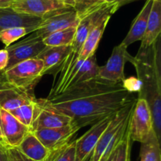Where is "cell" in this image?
I'll use <instances>...</instances> for the list:
<instances>
[{
  "label": "cell",
  "mask_w": 161,
  "mask_h": 161,
  "mask_svg": "<svg viewBox=\"0 0 161 161\" xmlns=\"http://www.w3.org/2000/svg\"><path fill=\"white\" fill-rule=\"evenodd\" d=\"M136 97L124 87L123 83H112L96 78L53 98L40 101L43 105L71 117L82 128L115 114Z\"/></svg>",
  "instance_id": "cell-1"
},
{
  "label": "cell",
  "mask_w": 161,
  "mask_h": 161,
  "mask_svg": "<svg viewBox=\"0 0 161 161\" xmlns=\"http://www.w3.org/2000/svg\"><path fill=\"white\" fill-rule=\"evenodd\" d=\"M153 44L147 48L140 47L130 62L135 66L137 77L142 82L138 97L145 99L148 103L153 120L154 131L161 148V82L154 62Z\"/></svg>",
  "instance_id": "cell-2"
},
{
  "label": "cell",
  "mask_w": 161,
  "mask_h": 161,
  "mask_svg": "<svg viewBox=\"0 0 161 161\" xmlns=\"http://www.w3.org/2000/svg\"><path fill=\"white\" fill-rule=\"evenodd\" d=\"M136 101L137 97L129 102L125 106L113 115L89 161H105L117 148L127 131Z\"/></svg>",
  "instance_id": "cell-3"
},
{
  "label": "cell",
  "mask_w": 161,
  "mask_h": 161,
  "mask_svg": "<svg viewBox=\"0 0 161 161\" xmlns=\"http://www.w3.org/2000/svg\"><path fill=\"white\" fill-rule=\"evenodd\" d=\"M1 73L7 83L33 92L34 86L43 75V62L37 58H32L18 63Z\"/></svg>",
  "instance_id": "cell-4"
},
{
  "label": "cell",
  "mask_w": 161,
  "mask_h": 161,
  "mask_svg": "<svg viewBox=\"0 0 161 161\" xmlns=\"http://www.w3.org/2000/svg\"><path fill=\"white\" fill-rule=\"evenodd\" d=\"M14 10L42 19L73 8V0H14Z\"/></svg>",
  "instance_id": "cell-5"
},
{
  "label": "cell",
  "mask_w": 161,
  "mask_h": 161,
  "mask_svg": "<svg viewBox=\"0 0 161 161\" xmlns=\"http://www.w3.org/2000/svg\"><path fill=\"white\" fill-rule=\"evenodd\" d=\"M128 129L131 141L140 143L145 142L154 132L152 114L145 99L137 97Z\"/></svg>",
  "instance_id": "cell-6"
},
{
  "label": "cell",
  "mask_w": 161,
  "mask_h": 161,
  "mask_svg": "<svg viewBox=\"0 0 161 161\" xmlns=\"http://www.w3.org/2000/svg\"><path fill=\"white\" fill-rule=\"evenodd\" d=\"M127 49L122 43L116 46L106 64L99 67L97 78L112 83H122L126 79L124 75L126 62H130L133 58Z\"/></svg>",
  "instance_id": "cell-7"
},
{
  "label": "cell",
  "mask_w": 161,
  "mask_h": 161,
  "mask_svg": "<svg viewBox=\"0 0 161 161\" xmlns=\"http://www.w3.org/2000/svg\"><path fill=\"white\" fill-rule=\"evenodd\" d=\"M45 48L46 45L42 38L31 32L23 40L6 47L9 54V62L6 70L22 61L36 58Z\"/></svg>",
  "instance_id": "cell-8"
},
{
  "label": "cell",
  "mask_w": 161,
  "mask_h": 161,
  "mask_svg": "<svg viewBox=\"0 0 161 161\" xmlns=\"http://www.w3.org/2000/svg\"><path fill=\"white\" fill-rule=\"evenodd\" d=\"M98 69L99 66L97 64L95 54L92 55L84 61L78 60L75 67L72 69L53 97L60 95L77 85L97 78Z\"/></svg>",
  "instance_id": "cell-9"
},
{
  "label": "cell",
  "mask_w": 161,
  "mask_h": 161,
  "mask_svg": "<svg viewBox=\"0 0 161 161\" xmlns=\"http://www.w3.org/2000/svg\"><path fill=\"white\" fill-rule=\"evenodd\" d=\"M30 131L9 112L0 108V142L6 148H17Z\"/></svg>",
  "instance_id": "cell-10"
},
{
  "label": "cell",
  "mask_w": 161,
  "mask_h": 161,
  "mask_svg": "<svg viewBox=\"0 0 161 161\" xmlns=\"http://www.w3.org/2000/svg\"><path fill=\"white\" fill-rule=\"evenodd\" d=\"M113 115L101 119L91 126V128L80 138L75 139V161H86L91 158L99 139L108 127Z\"/></svg>",
  "instance_id": "cell-11"
},
{
  "label": "cell",
  "mask_w": 161,
  "mask_h": 161,
  "mask_svg": "<svg viewBox=\"0 0 161 161\" xmlns=\"http://www.w3.org/2000/svg\"><path fill=\"white\" fill-rule=\"evenodd\" d=\"M80 129L75 123H72L64 127L42 129L33 133L41 143L52 152L73 140Z\"/></svg>",
  "instance_id": "cell-12"
},
{
  "label": "cell",
  "mask_w": 161,
  "mask_h": 161,
  "mask_svg": "<svg viewBox=\"0 0 161 161\" xmlns=\"http://www.w3.org/2000/svg\"><path fill=\"white\" fill-rule=\"evenodd\" d=\"M80 21L76 12L72 8L43 19L34 32L38 36L44 39L55 31L77 27Z\"/></svg>",
  "instance_id": "cell-13"
},
{
  "label": "cell",
  "mask_w": 161,
  "mask_h": 161,
  "mask_svg": "<svg viewBox=\"0 0 161 161\" xmlns=\"http://www.w3.org/2000/svg\"><path fill=\"white\" fill-rule=\"evenodd\" d=\"M39 109L34 119L30 130L37 131L42 129L57 128L72 124L73 120L71 117L43 105L40 99H37Z\"/></svg>",
  "instance_id": "cell-14"
},
{
  "label": "cell",
  "mask_w": 161,
  "mask_h": 161,
  "mask_svg": "<svg viewBox=\"0 0 161 161\" xmlns=\"http://www.w3.org/2000/svg\"><path fill=\"white\" fill-rule=\"evenodd\" d=\"M36 101L33 92L17 87L6 81L0 83V108L7 112Z\"/></svg>",
  "instance_id": "cell-15"
},
{
  "label": "cell",
  "mask_w": 161,
  "mask_h": 161,
  "mask_svg": "<svg viewBox=\"0 0 161 161\" xmlns=\"http://www.w3.org/2000/svg\"><path fill=\"white\" fill-rule=\"evenodd\" d=\"M43 19L16 12L11 7L0 9V32L9 28L22 27L34 32Z\"/></svg>",
  "instance_id": "cell-16"
},
{
  "label": "cell",
  "mask_w": 161,
  "mask_h": 161,
  "mask_svg": "<svg viewBox=\"0 0 161 161\" xmlns=\"http://www.w3.org/2000/svg\"><path fill=\"white\" fill-rule=\"evenodd\" d=\"M153 0H146L142 9L139 12L130 26L128 33L121 43L128 47L137 41H142L146 35L148 27L149 14Z\"/></svg>",
  "instance_id": "cell-17"
},
{
  "label": "cell",
  "mask_w": 161,
  "mask_h": 161,
  "mask_svg": "<svg viewBox=\"0 0 161 161\" xmlns=\"http://www.w3.org/2000/svg\"><path fill=\"white\" fill-rule=\"evenodd\" d=\"M72 51L71 46L46 47L37 58L43 62V75H53Z\"/></svg>",
  "instance_id": "cell-18"
},
{
  "label": "cell",
  "mask_w": 161,
  "mask_h": 161,
  "mask_svg": "<svg viewBox=\"0 0 161 161\" xmlns=\"http://www.w3.org/2000/svg\"><path fill=\"white\" fill-rule=\"evenodd\" d=\"M17 149L25 157L35 161H47L50 155V151L31 131L23 138Z\"/></svg>",
  "instance_id": "cell-19"
},
{
  "label": "cell",
  "mask_w": 161,
  "mask_h": 161,
  "mask_svg": "<svg viewBox=\"0 0 161 161\" xmlns=\"http://www.w3.org/2000/svg\"><path fill=\"white\" fill-rule=\"evenodd\" d=\"M161 34V0H153L146 35L141 41V48H147L155 42Z\"/></svg>",
  "instance_id": "cell-20"
},
{
  "label": "cell",
  "mask_w": 161,
  "mask_h": 161,
  "mask_svg": "<svg viewBox=\"0 0 161 161\" xmlns=\"http://www.w3.org/2000/svg\"><path fill=\"white\" fill-rule=\"evenodd\" d=\"M109 20L110 18L104 20L102 23L99 24L97 27H95L89 33L85 42H83V45L80 50V53H79L78 60L84 61L92 55L95 54L96 50L97 49L99 42H100L101 39L103 36V33L106 28Z\"/></svg>",
  "instance_id": "cell-21"
},
{
  "label": "cell",
  "mask_w": 161,
  "mask_h": 161,
  "mask_svg": "<svg viewBox=\"0 0 161 161\" xmlns=\"http://www.w3.org/2000/svg\"><path fill=\"white\" fill-rule=\"evenodd\" d=\"M139 157L140 161H161V148L155 131L141 143Z\"/></svg>",
  "instance_id": "cell-22"
},
{
  "label": "cell",
  "mask_w": 161,
  "mask_h": 161,
  "mask_svg": "<svg viewBox=\"0 0 161 161\" xmlns=\"http://www.w3.org/2000/svg\"><path fill=\"white\" fill-rule=\"evenodd\" d=\"M77 27L66 28L61 31H55L50 36L42 39L46 47H61L72 46L74 40Z\"/></svg>",
  "instance_id": "cell-23"
},
{
  "label": "cell",
  "mask_w": 161,
  "mask_h": 161,
  "mask_svg": "<svg viewBox=\"0 0 161 161\" xmlns=\"http://www.w3.org/2000/svg\"><path fill=\"white\" fill-rule=\"evenodd\" d=\"M38 109H39V103L36 99L35 102L21 105L9 113L13 115L17 120L20 121L22 124L30 129L34 122Z\"/></svg>",
  "instance_id": "cell-24"
},
{
  "label": "cell",
  "mask_w": 161,
  "mask_h": 161,
  "mask_svg": "<svg viewBox=\"0 0 161 161\" xmlns=\"http://www.w3.org/2000/svg\"><path fill=\"white\" fill-rule=\"evenodd\" d=\"M47 161H75V139L50 152Z\"/></svg>",
  "instance_id": "cell-25"
},
{
  "label": "cell",
  "mask_w": 161,
  "mask_h": 161,
  "mask_svg": "<svg viewBox=\"0 0 161 161\" xmlns=\"http://www.w3.org/2000/svg\"><path fill=\"white\" fill-rule=\"evenodd\" d=\"M105 4V0H73V9L80 20Z\"/></svg>",
  "instance_id": "cell-26"
},
{
  "label": "cell",
  "mask_w": 161,
  "mask_h": 161,
  "mask_svg": "<svg viewBox=\"0 0 161 161\" xmlns=\"http://www.w3.org/2000/svg\"><path fill=\"white\" fill-rule=\"evenodd\" d=\"M132 142H133L130 139L129 129L127 127V131H126L124 138H122V140L116 148L113 161H130Z\"/></svg>",
  "instance_id": "cell-27"
},
{
  "label": "cell",
  "mask_w": 161,
  "mask_h": 161,
  "mask_svg": "<svg viewBox=\"0 0 161 161\" xmlns=\"http://www.w3.org/2000/svg\"><path fill=\"white\" fill-rule=\"evenodd\" d=\"M30 33H31V31L29 29L22 27L9 28L0 32V41L6 46V47H8L19 39Z\"/></svg>",
  "instance_id": "cell-28"
},
{
  "label": "cell",
  "mask_w": 161,
  "mask_h": 161,
  "mask_svg": "<svg viewBox=\"0 0 161 161\" xmlns=\"http://www.w3.org/2000/svg\"><path fill=\"white\" fill-rule=\"evenodd\" d=\"M122 83L124 87L130 94L138 93L141 91L142 82L138 77L132 76L130 78L125 79Z\"/></svg>",
  "instance_id": "cell-29"
},
{
  "label": "cell",
  "mask_w": 161,
  "mask_h": 161,
  "mask_svg": "<svg viewBox=\"0 0 161 161\" xmlns=\"http://www.w3.org/2000/svg\"><path fill=\"white\" fill-rule=\"evenodd\" d=\"M154 62L157 75L161 82V34L154 42Z\"/></svg>",
  "instance_id": "cell-30"
},
{
  "label": "cell",
  "mask_w": 161,
  "mask_h": 161,
  "mask_svg": "<svg viewBox=\"0 0 161 161\" xmlns=\"http://www.w3.org/2000/svg\"><path fill=\"white\" fill-rule=\"evenodd\" d=\"M9 161H35L25 157L17 148H7Z\"/></svg>",
  "instance_id": "cell-31"
},
{
  "label": "cell",
  "mask_w": 161,
  "mask_h": 161,
  "mask_svg": "<svg viewBox=\"0 0 161 161\" xmlns=\"http://www.w3.org/2000/svg\"><path fill=\"white\" fill-rule=\"evenodd\" d=\"M9 62V54L6 48L0 50V72L6 70Z\"/></svg>",
  "instance_id": "cell-32"
},
{
  "label": "cell",
  "mask_w": 161,
  "mask_h": 161,
  "mask_svg": "<svg viewBox=\"0 0 161 161\" xmlns=\"http://www.w3.org/2000/svg\"><path fill=\"white\" fill-rule=\"evenodd\" d=\"M134 1H136V0H105V3H108V4L115 5V6H116L119 9L121 6H124L126 4H128L130 3H132Z\"/></svg>",
  "instance_id": "cell-33"
},
{
  "label": "cell",
  "mask_w": 161,
  "mask_h": 161,
  "mask_svg": "<svg viewBox=\"0 0 161 161\" xmlns=\"http://www.w3.org/2000/svg\"><path fill=\"white\" fill-rule=\"evenodd\" d=\"M0 161H9L8 149L2 142H0Z\"/></svg>",
  "instance_id": "cell-34"
},
{
  "label": "cell",
  "mask_w": 161,
  "mask_h": 161,
  "mask_svg": "<svg viewBox=\"0 0 161 161\" xmlns=\"http://www.w3.org/2000/svg\"><path fill=\"white\" fill-rule=\"evenodd\" d=\"M14 0H0V9L11 7Z\"/></svg>",
  "instance_id": "cell-35"
},
{
  "label": "cell",
  "mask_w": 161,
  "mask_h": 161,
  "mask_svg": "<svg viewBox=\"0 0 161 161\" xmlns=\"http://www.w3.org/2000/svg\"><path fill=\"white\" fill-rule=\"evenodd\" d=\"M116 149H115L114 151H113V153H112V154H110L109 157H108V158L105 160V161H113V157H114V154H115V152H116Z\"/></svg>",
  "instance_id": "cell-36"
},
{
  "label": "cell",
  "mask_w": 161,
  "mask_h": 161,
  "mask_svg": "<svg viewBox=\"0 0 161 161\" xmlns=\"http://www.w3.org/2000/svg\"><path fill=\"white\" fill-rule=\"evenodd\" d=\"M3 81H5V80H3V75H2V73H1V72H0V83H2V82H3Z\"/></svg>",
  "instance_id": "cell-37"
},
{
  "label": "cell",
  "mask_w": 161,
  "mask_h": 161,
  "mask_svg": "<svg viewBox=\"0 0 161 161\" xmlns=\"http://www.w3.org/2000/svg\"></svg>",
  "instance_id": "cell-38"
}]
</instances>
